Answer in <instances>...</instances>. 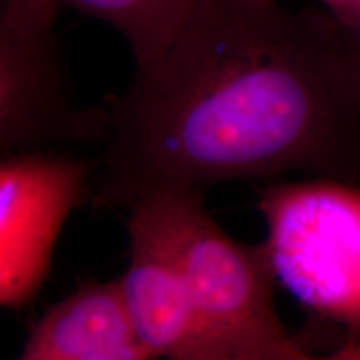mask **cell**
<instances>
[{"label": "cell", "instance_id": "1", "mask_svg": "<svg viewBox=\"0 0 360 360\" xmlns=\"http://www.w3.org/2000/svg\"><path fill=\"white\" fill-rule=\"evenodd\" d=\"M107 112L92 193L103 209L292 172L360 186V101L328 11L200 0Z\"/></svg>", "mask_w": 360, "mask_h": 360}, {"label": "cell", "instance_id": "2", "mask_svg": "<svg viewBox=\"0 0 360 360\" xmlns=\"http://www.w3.org/2000/svg\"><path fill=\"white\" fill-rule=\"evenodd\" d=\"M193 302L229 360H309L304 342L290 335L276 309V272L269 250L229 237L204 207L205 191L162 188Z\"/></svg>", "mask_w": 360, "mask_h": 360}, {"label": "cell", "instance_id": "3", "mask_svg": "<svg viewBox=\"0 0 360 360\" xmlns=\"http://www.w3.org/2000/svg\"><path fill=\"white\" fill-rule=\"evenodd\" d=\"M277 281L317 317L360 337V186L312 177L260 192Z\"/></svg>", "mask_w": 360, "mask_h": 360}, {"label": "cell", "instance_id": "4", "mask_svg": "<svg viewBox=\"0 0 360 360\" xmlns=\"http://www.w3.org/2000/svg\"><path fill=\"white\" fill-rule=\"evenodd\" d=\"M60 0H2L0 6V152L52 143H105L107 109L72 97L56 37Z\"/></svg>", "mask_w": 360, "mask_h": 360}, {"label": "cell", "instance_id": "5", "mask_svg": "<svg viewBox=\"0 0 360 360\" xmlns=\"http://www.w3.org/2000/svg\"><path fill=\"white\" fill-rule=\"evenodd\" d=\"M96 160L53 152L4 155L0 164V304L29 305L42 290L70 214L92 199Z\"/></svg>", "mask_w": 360, "mask_h": 360}, {"label": "cell", "instance_id": "6", "mask_svg": "<svg viewBox=\"0 0 360 360\" xmlns=\"http://www.w3.org/2000/svg\"><path fill=\"white\" fill-rule=\"evenodd\" d=\"M127 210L130 262L122 283L148 352L154 359L229 360L193 302L159 197L148 193Z\"/></svg>", "mask_w": 360, "mask_h": 360}, {"label": "cell", "instance_id": "7", "mask_svg": "<svg viewBox=\"0 0 360 360\" xmlns=\"http://www.w3.org/2000/svg\"><path fill=\"white\" fill-rule=\"evenodd\" d=\"M22 360H148L122 277L89 282L47 310L30 330Z\"/></svg>", "mask_w": 360, "mask_h": 360}, {"label": "cell", "instance_id": "8", "mask_svg": "<svg viewBox=\"0 0 360 360\" xmlns=\"http://www.w3.org/2000/svg\"><path fill=\"white\" fill-rule=\"evenodd\" d=\"M84 15L119 30L137 69L155 62L172 44L200 0H60Z\"/></svg>", "mask_w": 360, "mask_h": 360}, {"label": "cell", "instance_id": "9", "mask_svg": "<svg viewBox=\"0 0 360 360\" xmlns=\"http://www.w3.org/2000/svg\"><path fill=\"white\" fill-rule=\"evenodd\" d=\"M345 30V44H347V62H349V70L350 77H352V84L360 101V40L355 39L352 34Z\"/></svg>", "mask_w": 360, "mask_h": 360}, {"label": "cell", "instance_id": "10", "mask_svg": "<svg viewBox=\"0 0 360 360\" xmlns=\"http://www.w3.org/2000/svg\"><path fill=\"white\" fill-rule=\"evenodd\" d=\"M330 13L340 22L342 27H345L355 39L360 40V0H355L349 6Z\"/></svg>", "mask_w": 360, "mask_h": 360}, {"label": "cell", "instance_id": "11", "mask_svg": "<svg viewBox=\"0 0 360 360\" xmlns=\"http://www.w3.org/2000/svg\"><path fill=\"white\" fill-rule=\"evenodd\" d=\"M330 359L360 360V337L344 340V344H342L339 349H335L334 352H332Z\"/></svg>", "mask_w": 360, "mask_h": 360}, {"label": "cell", "instance_id": "12", "mask_svg": "<svg viewBox=\"0 0 360 360\" xmlns=\"http://www.w3.org/2000/svg\"><path fill=\"white\" fill-rule=\"evenodd\" d=\"M319 2H321L328 12H335V11H339V8L355 2V0H319Z\"/></svg>", "mask_w": 360, "mask_h": 360}]
</instances>
